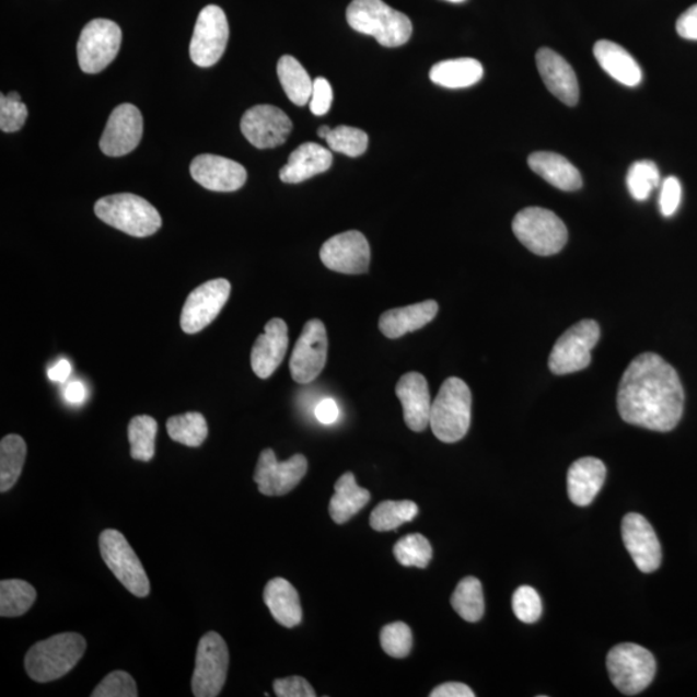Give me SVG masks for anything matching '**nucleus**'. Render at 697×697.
<instances>
[{
    "instance_id": "obj_1",
    "label": "nucleus",
    "mask_w": 697,
    "mask_h": 697,
    "mask_svg": "<svg viewBox=\"0 0 697 697\" xmlns=\"http://www.w3.org/2000/svg\"><path fill=\"white\" fill-rule=\"evenodd\" d=\"M684 405L678 373L660 356H638L625 370L617 392V409L625 422L665 433L678 426Z\"/></svg>"
},
{
    "instance_id": "obj_2",
    "label": "nucleus",
    "mask_w": 697,
    "mask_h": 697,
    "mask_svg": "<svg viewBox=\"0 0 697 697\" xmlns=\"http://www.w3.org/2000/svg\"><path fill=\"white\" fill-rule=\"evenodd\" d=\"M347 20L356 32L370 35L384 47L404 46L413 35L411 20L383 0H353Z\"/></svg>"
},
{
    "instance_id": "obj_3",
    "label": "nucleus",
    "mask_w": 697,
    "mask_h": 697,
    "mask_svg": "<svg viewBox=\"0 0 697 697\" xmlns=\"http://www.w3.org/2000/svg\"><path fill=\"white\" fill-rule=\"evenodd\" d=\"M88 642L78 634H62L34 644L25 657L28 677L39 684L63 677L84 655Z\"/></svg>"
},
{
    "instance_id": "obj_4",
    "label": "nucleus",
    "mask_w": 697,
    "mask_h": 697,
    "mask_svg": "<svg viewBox=\"0 0 697 697\" xmlns=\"http://www.w3.org/2000/svg\"><path fill=\"white\" fill-rule=\"evenodd\" d=\"M472 422V392L465 381L450 377L431 405L430 428L444 443L462 441Z\"/></svg>"
},
{
    "instance_id": "obj_5",
    "label": "nucleus",
    "mask_w": 697,
    "mask_h": 697,
    "mask_svg": "<svg viewBox=\"0 0 697 697\" xmlns=\"http://www.w3.org/2000/svg\"><path fill=\"white\" fill-rule=\"evenodd\" d=\"M95 213L105 224L138 239L153 235L162 228V218L156 208L135 194L104 197L97 200Z\"/></svg>"
},
{
    "instance_id": "obj_6",
    "label": "nucleus",
    "mask_w": 697,
    "mask_h": 697,
    "mask_svg": "<svg viewBox=\"0 0 697 697\" xmlns=\"http://www.w3.org/2000/svg\"><path fill=\"white\" fill-rule=\"evenodd\" d=\"M512 228L523 246L538 256L558 254L569 240L565 222L541 207L524 208L516 213Z\"/></svg>"
},
{
    "instance_id": "obj_7",
    "label": "nucleus",
    "mask_w": 697,
    "mask_h": 697,
    "mask_svg": "<svg viewBox=\"0 0 697 697\" xmlns=\"http://www.w3.org/2000/svg\"><path fill=\"white\" fill-rule=\"evenodd\" d=\"M611 681L620 693L635 696L651 685L657 673V661L649 650L636 643H622L607 655Z\"/></svg>"
},
{
    "instance_id": "obj_8",
    "label": "nucleus",
    "mask_w": 697,
    "mask_h": 697,
    "mask_svg": "<svg viewBox=\"0 0 697 697\" xmlns=\"http://www.w3.org/2000/svg\"><path fill=\"white\" fill-rule=\"evenodd\" d=\"M100 551L104 562L129 593L146 599L150 593V581L138 556L124 534L117 530H105L100 535Z\"/></svg>"
},
{
    "instance_id": "obj_9",
    "label": "nucleus",
    "mask_w": 697,
    "mask_h": 697,
    "mask_svg": "<svg viewBox=\"0 0 697 697\" xmlns=\"http://www.w3.org/2000/svg\"><path fill=\"white\" fill-rule=\"evenodd\" d=\"M599 323L584 320L559 337L549 357V369L556 375H569L588 368L592 350L600 341Z\"/></svg>"
},
{
    "instance_id": "obj_10",
    "label": "nucleus",
    "mask_w": 697,
    "mask_h": 697,
    "mask_svg": "<svg viewBox=\"0 0 697 697\" xmlns=\"http://www.w3.org/2000/svg\"><path fill=\"white\" fill-rule=\"evenodd\" d=\"M121 45V31L112 20L96 19L83 27L77 45L83 73H102L115 60Z\"/></svg>"
},
{
    "instance_id": "obj_11",
    "label": "nucleus",
    "mask_w": 697,
    "mask_h": 697,
    "mask_svg": "<svg viewBox=\"0 0 697 697\" xmlns=\"http://www.w3.org/2000/svg\"><path fill=\"white\" fill-rule=\"evenodd\" d=\"M229 667L228 646L216 631H208L200 638L196 667L191 679L194 696L214 697L219 696L225 685Z\"/></svg>"
},
{
    "instance_id": "obj_12",
    "label": "nucleus",
    "mask_w": 697,
    "mask_h": 697,
    "mask_svg": "<svg viewBox=\"0 0 697 697\" xmlns=\"http://www.w3.org/2000/svg\"><path fill=\"white\" fill-rule=\"evenodd\" d=\"M229 40L226 14L218 5L200 11L190 42V57L200 68H210L224 55Z\"/></svg>"
},
{
    "instance_id": "obj_13",
    "label": "nucleus",
    "mask_w": 697,
    "mask_h": 697,
    "mask_svg": "<svg viewBox=\"0 0 697 697\" xmlns=\"http://www.w3.org/2000/svg\"><path fill=\"white\" fill-rule=\"evenodd\" d=\"M328 353L327 330L323 322L312 320L301 333L290 361L292 379L299 384L312 383L325 370Z\"/></svg>"
},
{
    "instance_id": "obj_14",
    "label": "nucleus",
    "mask_w": 697,
    "mask_h": 697,
    "mask_svg": "<svg viewBox=\"0 0 697 697\" xmlns=\"http://www.w3.org/2000/svg\"><path fill=\"white\" fill-rule=\"evenodd\" d=\"M232 291L226 279H213L197 287L188 299L182 313L179 325L186 334H197L218 318Z\"/></svg>"
},
{
    "instance_id": "obj_15",
    "label": "nucleus",
    "mask_w": 697,
    "mask_h": 697,
    "mask_svg": "<svg viewBox=\"0 0 697 697\" xmlns=\"http://www.w3.org/2000/svg\"><path fill=\"white\" fill-rule=\"evenodd\" d=\"M307 460L304 455H293L286 462H278L275 451L262 452L255 471L258 491L265 496H283L297 487L306 476Z\"/></svg>"
},
{
    "instance_id": "obj_16",
    "label": "nucleus",
    "mask_w": 697,
    "mask_h": 697,
    "mask_svg": "<svg viewBox=\"0 0 697 697\" xmlns=\"http://www.w3.org/2000/svg\"><path fill=\"white\" fill-rule=\"evenodd\" d=\"M321 260L329 270L342 275H364L369 271L371 248L365 236L350 230L329 239L321 248Z\"/></svg>"
},
{
    "instance_id": "obj_17",
    "label": "nucleus",
    "mask_w": 697,
    "mask_h": 697,
    "mask_svg": "<svg viewBox=\"0 0 697 697\" xmlns=\"http://www.w3.org/2000/svg\"><path fill=\"white\" fill-rule=\"evenodd\" d=\"M241 131L257 149L282 146L292 131V121L283 111L272 105H257L244 113Z\"/></svg>"
},
{
    "instance_id": "obj_18",
    "label": "nucleus",
    "mask_w": 697,
    "mask_h": 697,
    "mask_svg": "<svg viewBox=\"0 0 697 697\" xmlns=\"http://www.w3.org/2000/svg\"><path fill=\"white\" fill-rule=\"evenodd\" d=\"M143 119L132 104H121L107 119L100 149L107 156H124L132 153L142 139Z\"/></svg>"
},
{
    "instance_id": "obj_19",
    "label": "nucleus",
    "mask_w": 697,
    "mask_h": 697,
    "mask_svg": "<svg viewBox=\"0 0 697 697\" xmlns=\"http://www.w3.org/2000/svg\"><path fill=\"white\" fill-rule=\"evenodd\" d=\"M622 535L625 548L634 558L639 571L651 573L661 565V545L649 521L643 515L629 513L624 516Z\"/></svg>"
},
{
    "instance_id": "obj_20",
    "label": "nucleus",
    "mask_w": 697,
    "mask_h": 697,
    "mask_svg": "<svg viewBox=\"0 0 697 697\" xmlns=\"http://www.w3.org/2000/svg\"><path fill=\"white\" fill-rule=\"evenodd\" d=\"M190 175L204 188L220 193L240 190L247 182V171L242 164L213 154L194 158Z\"/></svg>"
},
{
    "instance_id": "obj_21",
    "label": "nucleus",
    "mask_w": 697,
    "mask_h": 697,
    "mask_svg": "<svg viewBox=\"0 0 697 697\" xmlns=\"http://www.w3.org/2000/svg\"><path fill=\"white\" fill-rule=\"evenodd\" d=\"M538 73H541L546 89L555 95L559 102L567 106L579 103V82L571 65L562 56L550 48L538 49L536 54Z\"/></svg>"
},
{
    "instance_id": "obj_22",
    "label": "nucleus",
    "mask_w": 697,
    "mask_h": 697,
    "mask_svg": "<svg viewBox=\"0 0 697 697\" xmlns=\"http://www.w3.org/2000/svg\"><path fill=\"white\" fill-rule=\"evenodd\" d=\"M289 348V327L280 318H272L265 333L257 337L251 353V365L260 379H269L277 371Z\"/></svg>"
},
{
    "instance_id": "obj_23",
    "label": "nucleus",
    "mask_w": 697,
    "mask_h": 697,
    "mask_svg": "<svg viewBox=\"0 0 697 697\" xmlns=\"http://www.w3.org/2000/svg\"><path fill=\"white\" fill-rule=\"evenodd\" d=\"M395 393L404 407L406 426L420 433L430 423L431 405L428 381L419 372H409L398 381Z\"/></svg>"
},
{
    "instance_id": "obj_24",
    "label": "nucleus",
    "mask_w": 697,
    "mask_h": 697,
    "mask_svg": "<svg viewBox=\"0 0 697 697\" xmlns=\"http://www.w3.org/2000/svg\"><path fill=\"white\" fill-rule=\"evenodd\" d=\"M606 465L595 457H583L567 474V491L574 506H591L606 480Z\"/></svg>"
},
{
    "instance_id": "obj_25",
    "label": "nucleus",
    "mask_w": 697,
    "mask_h": 697,
    "mask_svg": "<svg viewBox=\"0 0 697 697\" xmlns=\"http://www.w3.org/2000/svg\"><path fill=\"white\" fill-rule=\"evenodd\" d=\"M333 165V154L329 150L315 142H305L293 150L289 163L279 172V177L286 184H300L306 179L323 174Z\"/></svg>"
},
{
    "instance_id": "obj_26",
    "label": "nucleus",
    "mask_w": 697,
    "mask_h": 697,
    "mask_svg": "<svg viewBox=\"0 0 697 697\" xmlns=\"http://www.w3.org/2000/svg\"><path fill=\"white\" fill-rule=\"evenodd\" d=\"M437 301L428 300L423 303L392 309L381 315L379 328L387 339H399L408 333H415L435 318L438 314Z\"/></svg>"
},
{
    "instance_id": "obj_27",
    "label": "nucleus",
    "mask_w": 697,
    "mask_h": 697,
    "mask_svg": "<svg viewBox=\"0 0 697 697\" xmlns=\"http://www.w3.org/2000/svg\"><path fill=\"white\" fill-rule=\"evenodd\" d=\"M595 60L615 81L637 88L642 82V70L627 49L611 40L596 42L593 48Z\"/></svg>"
},
{
    "instance_id": "obj_28",
    "label": "nucleus",
    "mask_w": 697,
    "mask_h": 697,
    "mask_svg": "<svg viewBox=\"0 0 697 697\" xmlns=\"http://www.w3.org/2000/svg\"><path fill=\"white\" fill-rule=\"evenodd\" d=\"M528 165L536 175L559 190L577 191L583 186L579 170L562 155L537 152L528 156Z\"/></svg>"
},
{
    "instance_id": "obj_29",
    "label": "nucleus",
    "mask_w": 697,
    "mask_h": 697,
    "mask_svg": "<svg viewBox=\"0 0 697 697\" xmlns=\"http://www.w3.org/2000/svg\"><path fill=\"white\" fill-rule=\"evenodd\" d=\"M265 605L275 620L284 628H294L303 620L300 596L297 589L282 578L269 581L264 591Z\"/></svg>"
},
{
    "instance_id": "obj_30",
    "label": "nucleus",
    "mask_w": 697,
    "mask_h": 697,
    "mask_svg": "<svg viewBox=\"0 0 697 697\" xmlns=\"http://www.w3.org/2000/svg\"><path fill=\"white\" fill-rule=\"evenodd\" d=\"M371 493L359 487L353 473H345L335 484V495L329 501L330 519L337 524L347 523L369 504Z\"/></svg>"
},
{
    "instance_id": "obj_31",
    "label": "nucleus",
    "mask_w": 697,
    "mask_h": 697,
    "mask_svg": "<svg viewBox=\"0 0 697 697\" xmlns=\"http://www.w3.org/2000/svg\"><path fill=\"white\" fill-rule=\"evenodd\" d=\"M429 77L431 82L444 89H466L480 81L484 77V67L474 59H456L438 62L431 68Z\"/></svg>"
},
{
    "instance_id": "obj_32",
    "label": "nucleus",
    "mask_w": 697,
    "mask_h": 697,
    "mask_svg": "<svg viewBox=\"0 0 697 697\" xmlns=\"http://www.w3.org/2000/svg\"><path fill=\"white\" fill-rule=\"evenodd\" d=\"M277 73L287 97L294 105L305 106L311 102L314 81L294 57L289 55L280 57Z\"/></svg>"
},
{
    "instance_id": "obj_33",
    "label": "nucleus",
    "mask_w": 697,
    "mask_h": 697,
    "mask_svg": "<svg viewBox=\"0 0 697 697\" xmlns=\"http://www.w3.org/2000/svg\"><path fill=\"white\" fill-rule=\"evenodd\" d=\"M26 443L18 434H10L0 442V491L7 492L16 485L26 458Z\"/></svg>"
},
{
    "instance_id": "obj_34",
    "label": "nucleus",
    "mask_w": 697,
    "mask_h": 697,
    "mask_svg": "<svg viewBox=\"0 0 697 697\" xmlns=\"http://www.w3.org/2000/svg\"><path fill=\"white\" fill-rule=\"evenodd\" d=\"M451 605L465 622L477 623L483 619L485 596L480 581L473 577L460 581L454 594L451 596Z\"/></svg>"
},
{
    "instance_id": "obj_35",
    "label": "nucleus",
    "mask_w": 697,
    "mask_h": 697,
    "mask_svg": "<svg viewBox=\"0 0 697 697\" xmlns=\"http://www.w3.org/2000/svg\"><path fill=\"white\" fill-rule=\"evenodd\" d=\"M37 600V591L24 580H3L0 583V615L18 617L27 613Z\"/></svg>"
},
{
    "instance_id": "obj_36",
    "label": "nucleus",
    "mask_w": 697,
    "mask_h": 697,
    "mask_svg": "<svg viewBox=\"0 0 697 697\" xmlns=\"http://www.w3.org/2000/svg\"><path fill=\"white\" fill-rule=\"evenodd\" d=\"M419 507L414 501H384L372 510L370 524L379 533L397 530L418 516Z\"/></svg>"
},
{
    "instance_id": "obj_37",
    "label": "nucleus",
    "mask_w": 697,
    "mask_h": 697,
    "mask_svg": "<svg viewBox=\"0 0 697 697\" xmlns=\"http://www.w3.org/2000/svg\"><path fill=\"white\" fill-rule=\"evenodd\" d=\"M158 423L148 415L136 416L128 426V440L131 443V456L148 463L155 454Z\"/></svg>"
},
{
    "instance_id": "obj_38",
    "label": "nucleus",
    "mask_w": 697,
    "mask_h": 697,
    "mask_svg": "<svg viewBox=\"0 0 697 697\" xmlns=\"http://www.w3.org/2000/svg\"><path fill=\"white\" fill-rule=\"evenodd\" d=\"M167 431L172 441L188 448H199L208 435L207 421L199 413L174 416L167 421Z\"/></svg>"
},
{
    "instance_id": "obj_39",
    "label": "nucleus",
    "mask_w": 697,
    "mask_h": 697,
    "mask_svg": "<svg viewBox=\"0 0 697 697\" xmlns=\"http://www.w3.org/2000/svg\"><path fill=\"white\" fill-rule=\"evenodd\" d=\"M393 551L398 564L405 567H418V569H427L433 557V548L428 538L420 534L402 537L394 545Z\"/></svg>"
},
{
    "instance_id": "obj_40",
    "label": "nucleus",
    "mask_w": 697,
    "mask_h": 697,
    "mask_svg": "<svg viewBox=\"0 0 697 697\" xmlns=\"http://www.w3.org/2000/svg\"><path fill=\"white\" fill-rule=\"evenodd\" d=\"M630 196L638 202L649 199L652 191L660 186V171L652 161H638L630 165L627 175Z\"/></svg>"
},
{
    "instance_id": "obj_41",
    "label": "nucleus",
    "mask_w": 697,
    "mask_h": 697,
    "mask_svg": "<svg viewBox=\"0 0 697 697\" xmlns=\"http://www.w3.org/2000/svg\"><path fill=\"white\" fill-rule=\"evenodd\" d=\"M334 152L351 158L362 155L369 147V136L362 129L339 126L333 129L326 139Z\"/></svg>"
},
{
    "instance_id": "obj_42",
    "label": "nucleus",
    "mask_w": 697,
    "mask_h": 697,
    "mask_svg": "<svg viewBox=\"0 0 697 697\" xmlns=\"http://www.w3.org/2000/svg\"><path fill=\"white\" fill-rule=\"evenodd\" d=\"M380 642L387 655L395 659H405L413 650L411 628L402 622L385 625L381 629Z\"/></svg>"
},
{
    "instance_id": "obj_43",
    "label": "nucleus",
    "mask_w": 697,
    "mask_h": 697,
    "mask_svg": "<svg viewBox=\"0 0 697 697\" xmlns=\"http://www.w3.org/2000/svg\"><path fill=\"white\" fill-rule=\"evenodd\" d=\"M27 119V107L21 102L18 92L0 96V129L3 132L12 133L20 131Z\"/></svg>"
},
{
    "instance_id": "obj_44",
    "label": "nucleus",
    "mask_w": 697,
    "mask_h": 697,
    "mask_svg": "<svg viewBox=\"0 0 697 697\" xmlns=\"http://www.w3.org/2000/svg\"><path fill=\"white\" fill-rule=\"evenodd\" d=\"M512 606L519 620L526 624L536 623L543 614L541 595L534 588L523 585L513 594Z\"/></svg>"
},
{
    "instance_id": "obj_45",
    "label": "nucleus",
    "mask_w": 697,
    "mask_h": 697,
    "mask_svg": "<svg viewBox=\"0 0 697 697\" xmlns=\"http://www.w3.org/2000/svg\"><path fill=\"white\" fill-rule=\"evenodd\" d=\"M92 697H138V686L135 679L124 671H115L107 674Z\"/></svg>"
},
{
    "instance_id": "obj_46",
    "label": "nucleus",
    "mask_w": 697,
    "mask_h": 697,
    "mask_svg": "<svg viewBox=\"0 0 697 697\" xmlns=\"http://www.w3.org/2000/svg\"><path fill=\"white\" fill-rule=\"evenodd\" d=\"M682 200V185L677 177H666L661 184L659 207L664 218H672L678 211Z\"/></svg>"
},
{
    "instance_id": "obj_47",
    "label": "nucleus",
    "mask_w": 697,
    "mask_h": 697,
    "mask_svg": "<svg viewBox=\"0 0 697 697\" xmlns=\"http://www.w3.org/2000/svg\"><path fill=\"white\" fill-rule=\"evenodd\" d=\"M334 93L333 88H330L329 82L325 78H317L313 84V92L311 102V111L314 115H325L330 109V104H333Z\"/></svg>"
},
{
    "instance_id": "obj_48",
    "label": "nucleus",
    "mask_w": 697,
    "mask_h": 697,
    "mask_svg": "<svg viewBox=\"0 0 697 697\" xmlns=\"http://www.w3.org/2000/svg\"><path fill=\"white\" fill-rule=\"evenodd\" d=\"M278 697H315L314 688L301 677H287L275 681L272 684Z\"/></svg>"
},
{
    "instance_id": "obj_49",
    "label": "nucleus",
    "mask_w": 697,
    "mask_h": 697,
    "mask_svg": "<svg viewBox=\"0 0 697 697\" xmlns=\"http://www.w3.org/2000/svg\"><path fill=\"white\" fill-rule=\"evenodd\" d=\"M679 37L688 40H697V4L682 13L677 21Z\"/></svg>"
},
{
    "instance_id": "obj_50",
    "label": "nucleus",
    "mask_w": 697,
    "mask_h": 697,
    "mask_svg": "<svg viewBox=\"0 0 697 697\" xmlns=\"http://www.w3.org/2000/svg\"><path fill=\"white\" fill-rule=\"evenodd\" d=\"M340 408L334 399L327 398L320 402L315 407V418L323 423V426H330L339 420Z\"/></svg>"
},
{
    "instance_id": "obj_51",
    "label": "nucleus",
    "mask_w": 697,
    "mask_h": 697,
    "mask_svg": "<svg viewBox=\"0 0 697 697\" xmlns=\"http://www.w3.org/2000/svg\"><path fill=\"white\" fill-rule=\"evenodd\" d=\"M431 697H474L476 694L469 686L460 684V682H449L438 686L430 693Z\"/></svg>"
},
{
    "instance_id": "obj_52",
    "label": "nucleus",
    "mask_w": 697,
    "mask_h": 697,
    "mask_svg": "<svg viewBox=\"0 0 697 697\" xmlns=\"http://www.w3.org/2000/svg\"><path fill=\"white\" fill-rule=\"evenodd\" d=\"M65 398L69 402V404L81 405L88 398V392H85V387L79 381H73L67 386L65 390Z\"/></svg>"
},
{
    "instance_id": "obj_53",
    "label": "nucleus",
    "mask_w": 697,
    "mask_h": 697,
    "mask_svg": "<svg viewBox=\"0 0 697 697\" xmlns=\"http://www.w3.org/2000/svg\"><path fill=\"white\" fill-rule=\"evenodd\" d=\"M71 373V364L67 359H61L60 362H57L54 368L49 369L48 377L55 383H63L70 376Z\"/></svg>"
},
{
    "instance_id": "obj_54",
    "label": "nucleus",
    "mask_w": 697,
    "mask_h": 697,
    "mask_svg": "<svg viewBox=\"0 0 697 697\" xmlns=\"http://www.w3.org/2000/svg\"><path fill=\"white\" fill-rule=\"evenodd\" d=\"M330 131H333V128H329L328 126H322L318 129V136L321 139H327V136L330 133Z\"/></svg>"
},
{
    "instance_id": "obj_55",
    "label": "nucleus",
    "mask_w": 697,
    "mask_h": 697,
    "mask_svg": "<svg viewBox=\"0 0 697 697\" xmlns=\"http://www.w3.org/2000/svg\"><path fill=\"white\" fill-rule=\"evenodd\" d=\"M448 2H451V3H463V2H465V0H448Z\"/></svg>"
}]
</instances>
